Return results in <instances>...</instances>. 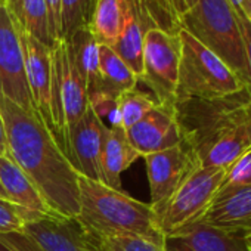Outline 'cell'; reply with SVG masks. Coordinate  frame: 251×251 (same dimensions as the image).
Segmentation results:
<instances>
[{
  "label": "cell",
  "mask_w": 251,
  "mask_h": 251,
  "mask_svg": "<svg viewBox=\"0 0 251 251\" xmlns=\"http://www.w3.org/2000/svg\"><path fill=\"white\" fill-rule=\"evenodd\" d=\"M8 155L31 179L53 217L73 220L80 211L78 173L36 112L0 95Z\"/></svg>",
  "instance_id": "obj_1"
},
{
  "label": "cell",
  "mask_w": 251,
  "mask_h": 251,
  "mask_svg": "<svg viewBox=\"0 0 251 251\" xmlns=\"http://www.w3.org/2000/svg\"><path fill=\"white\" fill-rule=\"evenodd\" d=\"M182 142L202 167H230L251 147V95L175 102Z\"/></svg>",
  "instance_id": "obj_2"
},
{
  "label": "cell",
  "mask_w": 251,
  "mask_h": 251,
  "mask_svg": "<svg viewBox=\"0 0 251 251\" xmlns=\"http://www.w3.org/2000/svg\"><path fill=\"white\" fill-rule=\"evenodd\" d=\"M80 211L73 219L90 238L136 236L164 247L154 208L123 191L78 175Z\"/></svg>",
  "instance_id": "obj_3"
},
{
  "label": "cell",
  "mask_w": 251,
  "mask_h": 251,
  "mask_svg": "<svg viewBox=\"0 0 251 251\" xmlns=\"http://www.w3.org/2000/svg\"><path fill=\"white\" fill-rule=\"evenodd\" d=\"M180 28L219 56L245 84L247 65L235 9L227 0H198L179 20Z\"/></svg>",
  "instance_id": "obj_4"
},
{
  "label": "cell",
  "mask_w": 251,
  "mask_h": 251,
  "mask_svg": "<svg viewBox=\"0 0 251 251\" xmlns=\"http://www.w3.org/2000/svg\"><path fill=\"white\" fill-rule=\"evenodd\" d=\"M180 64L176 102L185 99H216L239 93L242 80L211 50L183 28L179 30Z\"/></svg>",
  "instance_id": "obj_5"
},
{
  "label": "cell",
  "mask_w": 251,
  "mask_h": 251,
  "mask_svg": "<svg viewBox=\"0 0 251 251\" xmlns=\"http://www.w3.org/2000/svg\"><path fill=\"white\" fill-rule=\"evenodd\" d=\"M87 109L89 95L86 84L74 64L67 42L61 40L52 48L50 114L53 138L65 157L68 154L70 130Z\"/></svg>",
  "instance_id": "obj_6"
},
{
  "label": "cell",
  "mask_w": 251,
  "mask_h": 251,
  "mask_svg": "<svg viewBox=\"0 0 251 251\" xmlns=\"http://www.w3.org/2000/svg\"><path fill=\"white\" fill-rule=\"evenodd\" d=\"M226 176V169L197 166L167 200L155 210L158 226L166 235L194 223L208 207Z\"/></svg>",
  "instance_id": "obj_7"
},
{
  "label": "cell",
  "mask_w": 251,
  "mask_h": 251,
  "mask_svg": "<svg viewBox=\"0 0 251 251\" xmlns=\"http://www.w3.org/2000/svg\"><path fill=\"white\" fill-rule=\"evenodd\" d=\"M179 33L150 28L144 40V73L139 81L152 92L157 103H175L179 80Z\"/></svg>",
  "instance_id": "obj_8"
},
{
  "label": "cell",
  "mask_w": 251,
  "mask_h": 251,
  "mask_svg": "<svg viewBox=\"0 0 251 251\" xmlns=\"http://www.w3.org/2000/svg\"><path fill=\"white\" fill-rule=\"evenodd\" d=\"M0 95L25 111L36 112L27 84L20 33L5 0H0Z\"/></svg>",
  "instance_id": "obj_9"
},
{
  "label": "cell",
  "mask_w": 251,
  "mask_h": 251,
  "mask_svg": "<svg viewBox=\"0 0 251 251\" xmlns=\"http://www.w3.org/2000/svg\"><path fill=\"white\" fill-rule=\"evenodd\" d=\"M147 164L151 202L155 210L163 207L185 177L200 166L194 152L182 142L173 148L142 157Z\"/></svg>",
  "instance_id": "obj_10"
},
{
  "label": "cell",
  "mask_w": 251,
  "mask_h": 251,
  "mask_svg": "<svg viewBox=\"0 0 251 251\" xmlns=\"http://www.w3.org/2000/svg\"><path fill=\"white\" fill-rule=\"evenodd\" d=\"M108 129L89 106L70 130L67 158L80 176L102 182L100 157Z\"/></svg>",
  "instance_id": "obj_11"
},
{
  "label": "cell",
  "mask_w": 251,
  "mask_h": 251,
  "mask_svg": "<svg viewBox=\"0 0 251 251\" xmlns=\"http://www.w3.org/2000/svg\"><path fill=\"white\" fill-rule=\"evenodd\" d=\"M17 23V21H15ZM24 53L27 84L34 111L53 135L50 98H52V49L25 33L17 23Z\"/></svg>",
  "instance_id": "obj_12"
},
{
  "label": "cell",
  "mask_w": 251,
  "mask_h": 251,
  "mask_svg": "<svg viewBox=\"0 0 251 251\" xmlns=\"http://www.w3.org/2000/svg\"><path fill=\"white\" fill-rule=\"evenodd\" d=\"M126 135L139 157L182 144L175 103H157L139 123L126 130Z\"/></svg>",
  "instance_id": "obj_13"
},
{
  "label": "cell",
  "mask_w": 251,
  "mask_h": 251,
  "mask_svg": "<svg viewBox=\"0 0 251 251\" xmlns=\"http://www.w3.org/2000/svg\"><path fill=\"white\" fill-rule=\"evenodd\" d=\"M241 236L251 233V185L220 186L205 211L194 222Z\"/></svg>",
  "instance_id": "obj_14"
},
{
  "label": "cell",
  "mask_w": 251,
  "mask_h": 251,
  "mask_svg": "<svg viewBox=\"0 0 251 251\" xmlns=\"http://www.w3.org/2000/svg\"><path fill=\"white\" fill-rule=\"evenodd\" d=\"M23 232L37 251H98L93 239L74 220L40 217L25 223Z\"/></svg>",
  "instance_id": "obj_15"
},
{
  "label": "cell",
  "mask_w": 251,
  "mask_h": 251,
  "mask_svg": "<svg viewBox=\"0 0 251 251\" xmlns=\"http://www.w3.org/2000/svg\"><path fill=\"white\" fill-rule=\"evenodd\" d=\"M164 251H250L244 236L204 225L189 223L164 236Z\"/></svg>",
  "instance_id": "obj_16"
},
{
  "label": "cell",
  "mask_w": 251,
  "mask_h": 251,
  "mask_svg": "<svg viewBox=\"0 0 251 251\" xmlns=\"http://www.w3.org/2000/svg\"><path fill=\"white\" fill-rule=\"evenodd\" d=\"M0 183L11 202L21 207L36 219L53 217L31 179L8 154L0 155Z\"/></svg>",
  "instance_id": "obj_17"
},
{
  "label": "cell",
  "mask_w": 251,
  "mask_h": 251,
  "mask_svg": "<svg viewBox=\"0 0 251 251\" xmlns=\"http://www.w3.org/2000/svg\"><path fill=\"white\" fill-rule=\"evenodd\" d=\"M138 158L141 157L130 145L124 129H108L100 157L102 183L121 191V173L127 170Z\"/></svg>",
  "instance_id": "obj_18"
},
{
  "label": "cell",
  "mask_w": 251,
  "mask_h": 251,
  "mask_svg": "<svg viewBox=\"0 0 251 251\" xmlns=\"http://www.w3.org/2000/svg\"><path fill=\"white\" fill-rule=\"evenodd\" d=\"M136 0H96L89 28L99 45L112 46L135 8Z\"/></svg>",
  "instance_id": "obj_19"
},
{
  "label": "cell",
  "mask_w": 251,
  "mask_h": 251,
  "mask_svg": "<svg viewBox=\"0 0 251 251\" xmlns=\"http://www.w3.org/2000/svg\"><path fill=\"white\" fill-rule=\"evenodd\" d=\"M151 27L141 11L139 0H136L135 8L126 21L120 37L112 46H109L123 59V62L138 75V78H141L144 73V40L145 33Z\"/></svg>",
  "instance_id": "obj_20"
},
{
  "label": "cell",
  "mask_w": 251,
  "mask_h": 251,
  "mask_svg": "<svg viewBox=\"0 0 251 251\" xmlns=\"http://www.w3.org/2000/svg\"><path fill=\"white\" fill-rule=\"evenodd\" d=\"M74 64L86 84L87 95L99 87V43L92 34L89 25L77 28L68 39H65Z\"/></svg>",
  "instance_id": "obj_21"
},
{
  "label": "cell",
  "mask_w": 251,
  "mask_h": 251,
  "mask_svg": "<svg viewBox=\"0 0 251 251\" xmlns=\"http://www.w3.org/2000/svg\"><path fill=\"white\" fill-rule=\"evenodd\" d=\"M99 73L100 81L96 92H102L114 98H118L123 92L136 87L139 83L138 75L109 46L105 45H99Z\"/></svg>",
  "instance_id": "obj_22"
},
{
  "label": "cell",
  "mask_w": 251,
  "mask_h": 251,
  "mask_svg": "<svg viewBox=\"0 0 251 251\" xmlns=\"http://www.w3.org/2000/svg\"><path fill=\"white\" fill-rule=\"evenodd\" d=\"M6 5L14 20L25 33L50 49L56 45L50 33L45 0H6Z\"/></svg>",
  "instance_id": "obj_23"
},
{
  "label": "cell",
  "mask_w": 251,
  "mask_h": 251,
  "mask_svg": "<svg viewBox=\"0 0 251 251\" xmlns=\"http://www.w3.org/2000/svg\"><path fill=\"white\" fill-rule=\"evenodd\" d=\"M117 105L121 115V126L124 130H127L139 123L157 105V100L148 93L139 90L136 86L130 90L123 92L117 98Z\"/></svg>",
  "instance_id": "obj_24"
},
{
  "label": "cell",
  "mask_w": 251,
  "mask_h": 251,
  "mask_svg": "<svg viewBox=\"0 0 251 251\" xmlns=\"http://www.w3.org/2000/svg\"><path fill=\"white\" fill-rule=\"evenodd\" d=\"M96 0H62L61 28L62 40L68 39L77 28L87 25Z\"/></svg>",
  "instance_id": "obj_25"
},
{
  "label": "cell",
  "mask_w": 251,
  "mask_h": 251,
  "mask_svg": "<svg viewBox=\"0 0 251 251\" xmlns=\"http://www.w3.org/2000/svg\"><path fill=\"white\" fill-rule=\"evenodd\" d=\"M93 242L98 251H164V247L136 236L98 238Z\"/></svg>",
  "instance_id": "obj_26"
},
{
  "label": "cell",
  "mask_w": 251,
  "mask_h": 251,
  "mask_svg": "<svg viewBox=\"0 0 251 251\" xmlns=\"http://www.w3.org/2000/svg\"><path fill=\"white\" fill-rule=\"evenodd\" d=\"M89 106L103 123L108 121L106 126L109 129H118V127L123 129L117 98L102 92H95L89 95Z\"/></svg>",
  "instance_id": "obj_27"
},
{
  "label": "cell",
  "mask_w": 251,
  "mask_h": 251,
  "mask_svg": "<svg viewBox=\"0 0 251 251\" xmlns=\"http://www.w3.org/2000/svg\"><path fill=\"white\" fill-rule=\"evenodd\" d=\"M31 220H36V217L14 202L0 198V233L23 232L25 223Z\"/></svg>",
  "instance_id": "obj_28"
},
{
  "label": "cell",
  "mask_w": 251,
  "mask_h": 251,
  "mask_svg": "<svg viewBox=\"0 0 251 251\" xmlns=\"http://www.w3.org/2000/svg\"><path fill=\"white\" fill-rule=\"evenodd\" d=\"M230 185H251V147L226 169V176L222 186Z\"/></svg>",
  "instance_id": "obj_29"
},
{
  "label": "cell",
  "mask_w": 251,
  "mask_h": 251,
  "mask_svg": "<svg viewBox=\"0 0 251 251\" xmlns=\"http://www.w3.org/2000/svg\"><path fill=\"white\" fill-rule=\"evenodd\" d=\"M242 43H244V52H245V65H247V90L251 95V23L245 18V15L241 12V9H235Z\"/></svg>",
  "instance_id": "obj_30"
},
{
  "label": "cell",
  "mask_w": 251,
  "mask_h": 251,
  "mask_svg": "<svg viewBox=\"0 0 251 251\" xmlns=\"http://www.w3.org/2000/svg\"><path fill=\"white\" fill-rule=\"evenodd\" d=\"M0 251H37L24 232L0 233Z\"/></svg>",
  "instance_id": "obj_31"
},
{
  "label": "cell",
  "mask_w": 251,
  "mask_h": 251,
  "mask_svg": "<svg viewBox=\"0 0 251 251\" xmlns=\"http://www.w3.org/2000/svg\"><path fill=\"white\" fill-rule=\"evenodd\" d=\"M48 15H49V27L53 40L58 43L62 40V28H61V6L62 0H45Z\"/></svg>",
  "instance_id": "obj_32"
},
{
  "label": "cell",
  "mask_w": 251,
  "mask_h": 251,
  "mask_svg": "<svg viewBox=\"0 0 251 251\" xmlns=\"http://www.w3.org/2000/svg\"><path fill=\"white\" fill-rule=\"evenodd\" d=\"M170 3H172V6H173V9H175L176 15H177L179 20H180V17H182L185 12H188L192 6H195V5L198 3V0H170Z\"/></svg>",
  "instance_id": "obj_33"
},
{
  "label": "cell",
  "mask_w": 251,
  "mask_h": 251,
  "mask_svg": "<svg viewBox=\"0 0 251 251\" xmlns=\"http://www.w3.org/2000/svg\"><path fill=\"white\" fill-rule=\"evenodd\" d=\"M8 154V138H6V127L2 111H0V155Z\"/></svg>",
  "instance_id": "obj_34"
},
{
  "label": "cell",
  "mask_w": 251,
  "mask_h": 251,
  "mask_svg": "<svg viewBox=\"0 0 251 251\" xmlns=\"http://www.w3.org/2000/svg\"><path fill=\"white\" fill-rule=\"evenodd\" d=\"M239 9L245 15V18L251 23V0H242V5Z\"/></svg>",
  "instance_id": "obj_35"
},
{
  "label": "cell",
  "mask_w": 251,
  "mask_h": 251,
  "mask_svg": "<svg viewBox=\"0 0 251 251\" xmlns=\"http://www.w3.org/2000/svg\"><path fill=\"white\" fill-rule=\"evenodd\" d=\"M227 2L232 5V8H233V9H239V8H241V5H242V0H227Z\"/></svg>",
  "instance_id": "obj_36"
},
{
  "label": "cell",
  "mask_w": 251,
  "mask_h": 251,
  "mask_svg": "<svg viewBox=\"0 0 251 251\" xmlns=\"http://www.w3.org/2000/svg\"><path fill=\"white\" fill-rule=\"evenodd\" d=\"M244 239H245V242H247L248 250L251 251V233H250V235H245V236H244Z\"/></svg>",
  "instance_id": "obj_37"
},
{
  "label": "cell",
  "mask_w": 251,
  "mask_h": 251,
  "mask_svg": "<svg viewBox=\"0 0 251 251\" xmlns=\"http://www.w3.org/2000/svg\"><path fill=\"white\" fill-rule=\"evenodd\" d=\"M0 198H5V200H8V197H6V192H5V189H3L2 183H0ZM8 201H9V200H8Z\"/></svg>",
  "instance_id": "obj_38"
},
{
  "label": "cell",
  "mask_w": 251,
  "mask_h": 251,
  "mask_svg": "<svg viewBox=\"0 0 251 251\" xmlns=\"http://www.w3.org/2000/svg\"><path fill=\"white\" fill-rule=\"evenodd\" d=\"M5 2H6V0H5Z\"/></svg>",
  "instance_id": "obj_39"
}]
</instances>
